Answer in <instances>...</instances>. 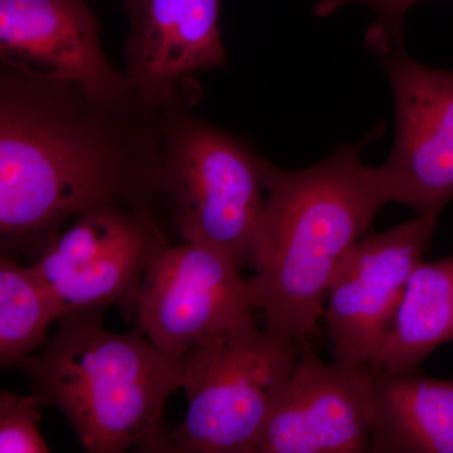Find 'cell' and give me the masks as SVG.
<instances>
[{"mask_svg":"<svg viewBox=\"0 0 453 453\" xmlns=\"http://www.w3.org/2000/svg\"><path fill=\"white\" fill-rule=\"evenodd\" d=\"M388 203L359 146H342L305 169L268 164L266 214L249 279L267 332L309 345L336 271Z\"/></svg>","mask_w":453,"mask_h":453,"instance_id":"cell-1","label":"cell"},{"mask_svg":"<svg viewBox=\"0 0 453 453\" xmlns=\"http://www.w3.org/2000/svg\"><path fill=\"white\" fill-rule=\"evenodd\" d=\"M162 193L159 164L140 163L88 121L3 91L0 110L2 250L40 256L65 219L106 204L145 210Z\"/></svg>","mask_w":453,"mask_h":453,"instance_id":"cell-2","label":"cell"},{"mask_svg":"<svg viewBox=\"0 0 453 453\" xmlns=\"http://www.w3.org/2000/svg\"><path fill=\"white\" fill-rule=\"evenodd\" d=\"M14 368L43 407L64 413L91 453L159 452L164 407L181 388L179 360L155 347L140 327L109 332L101 309L59 319L47 348Z\"/></svg>","mask_w":453,"mask_h":453,"instance_id":"cell-3","label":"cell"},{"mask_svg":"<svg viewBox=\"0 0 453 453\" xmlns=\"http://www.w3.org/2000/svg\"><path fill=\"white\" fill-rule=\"evenodd\" d=\"M301 349L259 327L257 320L192 349L179 359L186 416L165 429L159 452L257 453Z\"/></svg>","mask_w":453,"mask_h":453,"instance_id":"cell-4","label":"cell"},{"mask_svg":"<svg viewBox=\"0 0 453 453\" xmlns=\"http://www.w3.org/2000/svg\"><path fill=\"white\" fill-rule=\"evenodd\" d=\"M268 163L210 127L181 131L162 163V192L186 242L253 268L267 202Z\"/></svg>","mask_w":453,"mask_h":453,"instance_id":"cell-5","label":"cell"},{"mask_svg":"<svg viewBox=\"0 0 453 453\" xmlns=\"http://www.w3.org/2000/svg\"><path fill=\"white\" fill-rule=\"evenodd\" d=\"M168 247L146 210L106 204L80 214L31 267L57 320L112 305L135 311L146 271Z\"/></svg>","mask_w":453,"mask_h":453,"instance_id":"cell-6","label":"cell"},{"mask_svg":"<svg viewBox=\"0 0 453 453\" xmlns=\"http://www.w3.org/2000/svg\"><path fill=\"white\" fill-rule=\"evenodd\" d=\"M241 271L234 258L213 247L169 246L140 286L138 327L179 360L205 340L257 320L249 279Z\"/></svg>","mask_w":453,"mask_h":453,"instance_id":"cell-7","label":"cell"},{"mask_svg":"<svg viewBox=\"0 0 453 453\" xmlns=\"http://www.w3.org/2000/svg\"><path fill=\"white\" fill-rule=\"evenodd\" d=\"M395 104V140L378 173L390 203L441 213L453 199V73L418 64L402 43L384 55Z\"/></svg>","mask_w":453,"mask_h":453,"instance_id":"cell-8","label":"cell"},{"mask_svg":"<svg viewBox=\"0 0 453 453\" xmlns=\"http://www.w3.org/2000/svg\"><path fill=\"white\" fill-rule=\"evenodd\" d=\"M438 217L417 214L383 234H365L349 252L334 276L324 310L335 360L371 368Z\"/></svg>","mask_w":453,"mask_h":453,"instance_id":"cell-9","label":"cell"},{"mask_svg":"<svg viewBox=\"0 0 453 453\" xmlns=\"http://www.w3.org/2000/svg\"><path fill=\"white\" fill-rule=\"evenodd\" d=\"M377 374L369 366L325 363L300 350L277 396L257 453L372 452Z\"/></svg>","mask_w":453,"mask_h":453,"instance_id":"cell-10","label":"cell"},{"mask_svg":"<svg viewBox=\"0 0 453 453\" xmlns=\"http://www.w3.org/2000/svg\"><path fill=\"white\" fill-rule=\"evenodd\" d=\"M0 50L8 64L71 83L94 103L118 104L131 88L104 56L83 0H0Z\"/></svg>","mask_w":453,"mask_h":453,"instance_id":"cell-11","label":"cell"},{"mask_svg":"<svg viewBox=\"0 0 453 453\" xmlns=\"http://www.w3.org/2000/svg\"><path fill=\"white\" fill-rule=\"evenodd\" d=\"M130 17L127 81L149 101H164L179 83L226 64L219 0H125Z\"/></svg>","mask_w":453,"mask_h":453,"instance_id":"cell-12","label":"cell"},{"mask_svg":"<svg viewBox=\"0 0 453 453\" xmlns=\"http://www.w3.org/2000/svg\"><path fill=\"white\" fill-rule=\"evenodd\" d=\"M453 339V257L419 262L410 279L380 353L371 366L380 377L412 372Z\"/></svg>","mask_w":453,"mask_h":453,"instance_id":"cell-13","label":"cell"},{"mask_svg":"<svg viewBox=\"0 0 453 453\" xmlns=\"http://www.w3.org/2000/svg\"><path fill=\"white\" fill-rule=\"evenodd\" d=\"M372 452L453 453V380L377 375Z\"/></svg>","mask_w":453,"mask_h":453,"instance_id":"cell-14","label":"cell"},{"mask_svg":"<svg viewBox=\"0 0 453 453\" xmlns=\"http://www.w3.org/2000/svg\"><path fill=\"white\" fill-rule=\"evenodd\" d=\"M56 312L31 266L0 259V365L11 368L43 344Z\"/></svg>","mask_w":453,"mask_h":453,"instance_id":"cell-15","label":"cell"},{"mask_svg":"<svg viewBox=\"0 0 453 453\" xmlns=\"http://www.w3.org/2000/svg\"><path fill=\"white\" fill-rule=\"evenodd\" d=\"M43 404L35 395H0V452L49 453L50 446L42 436L40 421Z\"/></svg>","mask_w":453,"mask_h":453,"instance_id":"cell-16","label":"cell"},{"mask_svg":"<svg viewBox=\"0 0 453 453\" xmlns=\"http://www.w3.org/2000/svg\"><path fill=\"white\" fill-rule=\"evenodd\" d=\"M421 0H319L315 5V14L319 17L330 16L345 5L359 3L371 7L377 14L365 42L372 50L380 55L395 44L402 43V22L408 9Z\"/></svg>","mask_w":453,"mask_h":453,"instance_id":"cell-17","label":"cell"}]
</instances>
